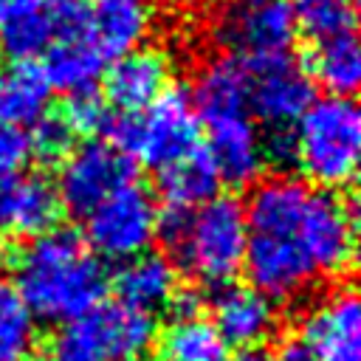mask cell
Wrapping results in <instances>:
<instances>
[{
  "label": "cell",
  "instance_id": "obj_5",
  "mask_svg": "<svg viewBox=\"0 0 361 361\" xmlns=\"http://www.w3.org/2000/svg\"><path fill=\"white\" fill-rule=\"evenodd\" d=\"M200 127L189 93L164 90L135 113H113L104 135L130 158L161 172L200 149Z\"/></svg>",
  "mask_w": 361,
  "mask_h": 361
},
{
  "label": "cell",
  "instance_id": "obj_15",
  "mask_svg": "<svg viewBox=\"0 0 361 361\" xmlns=\"http://www.w3.org/2000/svg\"><path fill=\"white\" fill-rule=\"evenodd\" d=\"M214 330L226 347L254 350L276 333V305L251 285H223L212 305Z\"/></svg>",
  "mask_w": 361,
  "mask_h": 361
},
{
  "label": "cell",
  "instance_id": "obj_6",
  "mask_svg": "<svg viewBox=\"0 0 361 361\" xmlns=\"http://www.w3.org/2000/svg\"><path fill=\"white\" fill-rule=\"evenodd\" d=\"M158 203L138 180L124 183L85 214V243L99 259L124 262L149 251L158 237Z\"/></svg>",
  "mask_w": 361,
  "mask_h": 361
},
{
  "label": "cell",
  "instance_id": "obj_3",
  "mask_svg": "<svg viewBox=\"0 0 361 361\" xmlns=\"http://www.w3.org/2000/svg\"><path fill=\"white\" fill-rule=\"evenodd\" d=\"M158 234L172 245L180 268L200 285H228L245 259L248 223L234 197H209L195 209H166Z\"/></svg>",
  "mask_w": 361,
  "mask_h": 361
},
{
  "label": "cell",
  "instance_id": "obj_22",
  "mask_svg": "<svg viewBox=\"0 0 361 361\" xmlns=\"http://www.w3.org/2000/svg\"><path fill=\"white\" fill-rule=\"evenodd\" d=\"M158 361H226V344L203 313L172 316L169 327L155 336Z\"/></svg>",
  "mask_w": 361,
  "mask_h": 361
},
{
  "label": "cell",
  "instance_id": "obj_19",
  "mask_svg": "<svg viewBox=\"0 0 361 361\" xmlns=\"http://www.w3.org/2000/svg\"><path fill=\"white\" fill-rule=\"evenodd\" d=\"M87 28L107 56H118L130 48L144 45L152 20V0H90L85 8Z\"/></svg>",
  "mask_w": 361,
  "mask_h": 361
},
{
  "label": "cell",
  "instance_id": "obj_21",
  "mask_svg": "<svg viewBox=\"0 0 361 361\" xmlns=\"http://www.w3.org/2000/svg\"><path fill=\"white\" fill-rule=\"evenodd\" d=\"M51 85L31 59H14L0 68V127H31L48 113Z\"/></svg>",
  "mask_w": 361,
  "mask_h": 361
},
{
  "label": "cell",
  "instance_id": "obj_32",
  "mask_svg": "<svg viewBox=\"0 0 361 361\" xmlns=\"http://www.w3.org/2000/svg\"><path fill=\"white\" fill-rule=\"evenodd\" d=\"M234 361H274L268 353H262L259 347H254V350H245L240 358H234Z\"/></svg>",
  "mask_w": 361,
  "mask_h": 361
},
{
  "label": "cell",
  "instance_id": "obj_7",
  "mask_svg": "<svg viewBox=\"0 0 361 361\" xmlns=\"http://www.w3.org/2000/svg\"><path fill=\"white\" fill-rule=\"evenodd\" d=\"M293 37L290 0H228L212 23V39L243 62L288 54Z\"/></svg>",
  "mask_w": 361,
  "mask_h": 361
},
{
  "label": "cell",
  "instance_id": "obj_11",
  "mask_svg": "<svg viewBox=\"0 0 361 361\" xmlns=\"http://www.w3.org/2000/svg\"><path fill=\"white\" fill-rule=\"evenodd\" d=\"M302 344L316 361H361V302L353 288H336L307 307Z\"/></svg>",
  "mask_w": 361,
  "mask_h": 361
},
{
  "label": "cell",
  "instance_id": "obj_4",
  "mask_svg": "<svg viewBox=\"0 0 361 361\" xmlns=\"http://www.w3.org/2000/svg\"><path fill=\"white\" fill-rule=\"evenodd\" d=\"M293 158L319 189H344L361 161V113L350 96L313 99L290 130Z\"/></svg>",
  "mask_w": 361,
  "mask_h": 361
},
{
  "label": "cell",
  "instance_id": "obj_8",
  "mask_svg": "<svg viewBox=\"0 0 361 361\" xmlns=\"http://www.w3.org/2000/svg\"><path fill=\"white\" fill-rule=\"evenodd\" d=\"M135 180L133 158L113 141H87L68 149L56 175V197L71 214H87L107 195Z\"/></svg>",
  "mask_w": 361,
  "mask_h": 361
},
{
  "label": "cell",
  "instance_id": "obj_2",
  "mask_svg": "<svg viewBox=\"0 0 361 361\" xmlns=\"http://www.w3.org/2000/svg\"><path fill=\"white\" fill-rule=\"evenodd\" d=\"M14 288L37 319L68 324L96 307L107 288L99 254L68 228H48L14 257Z\"/></svg>",
  "mask_w": 361,
  "mask_h": 361
},
{
  "label": "cell",
  "instance_id": "obj_10",
  "mask_svg": "<svg viewBox=\"0 0 361 361\" xmlns=\"http://www.w3.org/2000/svg\"><path fill=\"white\" fill-rule=\"evenodd\" d=\"M104 59L107 54L93 39L85 8L68 3L56 37L42 51V73L48 85L68 96L90 93L104 73Z\"/></svg>",
  "mask_w": 361,
  "mask_h": 361
},
{
  "label": "cell",
  "instance_id": "obj_23",
  "mask_svg": "<svg viewBox=\"0 0 361 361\" xmlns=\"http://www.w3.org/2000/svg\"><path fill=\"white\" fill-rule=\"evenodd\" d=\"M158 175H161V195L169 203V209H195L209 197H214L220 183L214 164L203 147L169 164Z\"/></svg>",
  "mask_w": 361,
  "mask_h": 361
},
{
  "label": "cell",
  "instance_id": "obj_9",
  "mask_svg": "<svg viewBox=\"0 0 361 361\" xmlns=\"http://www.w3.org/2000/svg\"><path fill=\"white\" fill-rule=\"evenodd\" d=\"M316 99L310 71L288 54L248 62V110L271 130H293Z\"/></svg>",
  "mask_w": 361,
  "mask_h": 361
},
{
  "label": "cell",
  "instance_id": "obj_1",
  "mask_svg": "<svg viewBox=\"0 0 361 361\" xmlns=\"http://www.w3.org/2000/svg\"><path fill=\"white\" fill-rule=\"evenodd\" d=\"M248 285L274 302L296 299L316 279L344 276L355 259V217L344 197L293 175H271L248 195Z\"/></svg>",
  "mask_w": 361,
  "mask_h": 361
},
{
  "label": "cell",
  "instance_id": "obj_20",
  "mask_svg": "<svg viewBox=\"0 0 361 361\" xmlns=\"http://www.w3.org/2000/svg\"><path fill=\"white\" fill-rule=\"evenodd\" d=\"M113 285L118 290V302L152 316L155 310L169 307L172 296L178 293V274L164 254L144 251L121 262Z\"/></svg>",
  "mask_w": 361,
  "mask_h": 361
},
{
  "label": "cell",
  "instance_id": "obj_34",
  "mask_svg": "<svg viewBox=\"0 0 361 361\" xmlns=\"http://www.w3.org/2000/svg\"><path fill=\"white\" fill-rule=\"evenodd\" d=\"M56 3H76V0H56Z\"/></svg>",
  "mask_w": 361,
  "mask_h": 361
},
{
  "label": "cell",
  "instance_id": "obj_25",
  "mask_svg": "<svg viewBox=\"0 0 361 361\" xmlns=\"http://www.w3.org/2000/svg\"><path fill=\"white\" fill-rule=\"evenodd\" d=\"M313 82L324 85L333 96H350L361 82V48L353 34H341L324 42H316L310 56Z\"/></svg>",
  "mask_w": 361,
  "mask_h": 361
},
{
  "label": "cell",
  "instance_id": "obj_31",
  "mask_svg": "<svg viewBox=\"0 0 361 361\" xmlns=\"http://www.w3.org/2000/svg\"><path fill=\"white\" fill-rule=\"evenodd\" d=\"M274 361H316V358H313V353L302 341H290V344L282 347L279 358H274Z\"/></svg>",
  "mask_w": 361,
  "mask_h": 361
},
{
  "label": "cell",
  "instance_id": "obj_13",
  "mask_svg": "<svg viewBox=\"0 0 361 361\" xmlns=\"http://www.w3.org/2000/svg\"><path fill=\"white\" fill-rule=\"evenodd\" d=\"M104 96L118 113H135L169 90L172 59L166 51L152 45L130 48L113 56V65L104 68Z\"/></svg>",
  "mask_w": 361,
  "mask_h": 361
},
{
  "label": "cell",
  "instance_id": "obj_27",
  "mask_svg": "<svg viewBox=\"0 0 361 361\" xmlns=\"http://www.w3.org/2000/svg\"><path fill=\"white\" fill-rule=\"evenodd\" d=\"M31 127H34V133L28 135V141H31V152L34 155H39L45 161H54V158H65L68 155L76 130L71 127V121L65 116H48L45 113Z\"/></svg>",
  "mask_w": 361,
  "mask_h": 361
},
{
  "label": "cell",
  "instance_id": "obj_17",
  "mask_svg": "<svg viewBox=\"0 0 361 361\" xmlns=\"http://www.w3.org/2000/svg\"><path fill=\"white\" fill-rule=\"evenodd\" d=\"M65 6L56 0H0V48L11 59L39 56L56 37Z\"/></svg>",
  "mask_w": 361,
  "mask_h": 361
},
{
  "label": "cell",
  "instance_id": "obj_24",
  "mask_svg": "<svg viewBox=\"0 0 361 361\" xmlns=\"http://www.w3.org/2000/svg\"><path fill=\"white\" fill-rule=\"evenodd\" d=\"M39 350V319L14 282L0 279V361H34Z\"/></svg>",
  "mask_w": 361,
  "mask_h": 361
},
{
  "label": "cell",
  "instance_id": "obj_18",
  "mask_svg": "<svg viewBox=\"0 0 361 361\" xmlns=\"http://www.w3.org/2000/svg\"><path fill=\"white\" fill-rule=\"evenodd\" d=\"M192 107L203 124L248 110V62L237 56L209 59L192 85Z\"/></svg>",
  "mask_w": 361,
  "mask_h": 361
},
{
  "label": "cell",
  "instance_id": "obj_14",
  "mask_svg": "<svg viewBox=\"0 0 361 361\" xmlns=\"http://www.w3.org/2000/svg\"><path fill=\"white\" fill-rule=\"evenodd\" d=\"M107 361H144L155 347V322L124 302H99L73 319Z\"/></svg>",
  "mask_w": 361,
  "mask_h": 361
},
{
  "label": "cell",
  "instance_id": "obj_29",
  "mask_svg": "<svg viewBox=\"0 0 361 361\" xmlns=\"http://www.w3.org/2000/svg\"><path fill=\"white\" fill-rule=\"evenodd\" d=\"M110 116H113L110 104L102 102L93 90H90V93H76V96L68 99V113H65V118L71 121L73 130L102 133V135H104V130H107V124H110Z\"/></svg>",
  "mask_w": 361,
  "mask_h": 361
},
{
  "label": "cell",
  "instance_id": "obj_33",
  "mask_svg": "<svg viewBox=\"0 0 361 361\" xmlns=\"http://www.w3.org/2000/svg\"><path fill=\"white\" fill-rule=\"evenodd\" d=\"M172 3H200V0H172Z\"/></svg>",
  "mask_w": 361,
  "mask_h": 361
},
{
  "label": "cell",
  "instance_id": "obj_28",
  "mask_svg": "<svg viewBox=\"0 0 361 361\" xmlns=\"http://www.w3.org/2000/svg\"><path fill=\"white\" fill-rule=\"evenodd\" d=\"M42 361H107L104 353L87 338V333L76 324L68 322L45 347Z\"/></svg>",
  "mask_w": 361,
  "mask_h": 361
},
{
  "label": "cell",
  "instance_id": "obj_16",
  "mask_svg": "<svg viewBox=\"0 0 361 361\" xmlns=\"http://www.w3.org/2000/svg\"><path fill=\"white\" fill-rule=\"evenodd\" d=\"M59 217L56 189L31 172L0 178V234L37 237L54 228Z\"/></svg>",
  "mask_w": 361,
  "mask_h": 361
},
{
  "label": "cell",
  "instance_id": "obj_30",
  "mask_svg": "<svg viewBox=\"0 0 361 361\" xmlns=\"http://www.w3.org/2000/svg\"><path fill=\"white\" fill-rule=\"evenodd\" d=\"M31 141L28 133L20 127H0V178H11L25 172L31 161Z\"/></svg>",
  "mask_w": 361,
  "mask_h": 361
},
{
  "label": "cell",
  "instance_id": "obj_26",
  "mask_svg": "<svg viewBox=\"0 0 361 361\" xmlns=\"http://www.w3.org/2000/svg\"><path fill=\"white\" fill-rule=\"evenodd\" d=\"M296 31L313 42H324L341 34H353L355 3L353 0H290Z\"/></svg>",
  "mask_w": 361,
  "mask_h": 361
},
{
  "label": "cell",
  "instance_id": "obj_12",
  "mask_svg": "<svg viewBox=\"0 0 361 361\" xmlns=\"http://www.w3.org/2000/svg\"><path fill=\"white\" fill-rule=\"evenodd\" d=\"M209 144L206 155L214 164V172L228 186H251L265 169V133L248 113L214 118L206 124Z\"/></svg>",
  "mask_w": 361,
  "mask_h": 361
}]
</instances>
